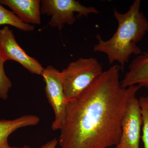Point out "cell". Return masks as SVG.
I'll return each instance as SVG.
<instances>
[{
  "label": "cell",
  "instance_id": "obj_12",
  "mask_svg": "<svg viewBox=\"0 0 148 148\" xmlns=\"http://www.w3.org/2000/svg\"><path fill=\"white\" fill-rule=\"evenodd\" d=\"M139 101L143 119L142 140L144 148H148V95L140 97Z\"/></svg>",
  "mask_w": 148,
  "mask_h": 148
},
{
  "label": "cell",
  "instance_id": "obj_14",
  "mask_svg": "<svg viewBox=\"0 0 148 148\" xmlns=\"http://www.w3.org/2000/svg\"><path fill=\"white\" fill-rule=\"evenodd\" d=\"M58 143V140L54 138L44 145L40 148H56Z\"/></svg>",
  "mask_w": 148,
  "mask_h": 148
},
{
  "label": "cell",
  "instance_id": "obj_10",
  "mask_svg": "<svg viewBox=\"0 0 148 148\" xmlns=\"http://www.w3.org/2000/svg\"><path fill=\"white\" fill-rule=\"evenodd\" d=\"M40 118L34 115H25L13 120H0V148H8V138L19 128L35 126L39 123Z\"/></svg>",
  "mask_w": 148,
  "mask_h": 148
},
{
  "label": "cell",
  "instance_id": "obj_6",
  "mask_svg": "<svg viewBox=\"0 0 148 148\" xmlns=\"http://www.w3.org/2000/svg\"><path fill=\"white\" fill-rule=\"evenodd\" d=\"M0 53L5 61H16L32 74L42 75L44 70L38 60L28 55L18 44L7 26L0 30Z\"/></svg>",
  "mask_w": 148,
  "mask_h": 148
},
{
  "label": "cell",
  "instance_id": "obj_5",
  "mask_svg": "<svg viewBox=\"0 0 148 148\" xmlns=\"http://www.w3.org/2000/svg\"><path fill=\"white\" fill-rule=\"evenodd\" d=\"M42 76L45 83L47 98L55 115L51 128L53 131L60 130L66 119L67 105L60 72L50 65L44 69Z\"/></svg>",
  "mask_w": 148,
  "mask_h": 148
},
{
  "label": "cell",
  "instance_id": "obj_16",
  "mask_svg": "<svg viewBox=\"0 0 148 148\" xmlns=\"http://www.w3.org/2000/svg\"><path fill=\"white\" fill-rule=\"evenodd\" d=\"M120 148L118 147H116L115 148Z\"/></svg>",
  "mask_w": 148,
  "mask_h": 148
},
{
  "label": "cell",
  "instance_id": "obj_13",
  "mask_svg": "<svg viewBox=\"0 0 148 148\" xmlns=\"http://www.w3.org/2000/svg\"><path fill=\"white\" fill-rule=\"evenodd\" d=\"M6 62L0 53V98L6 100L8 98L9 90L12 83L5 72L4 65Z\"/></svg>",
  "mask_w": 148,
  "mask_h": 148
},
{
  "label": "cell",
  "instance_id": "obj_11",
  "mask_svg": "<svg viewBox=\"0 0 148 148\" xmlns=\"http://www.w3.org/2000/svg\"><path fill=\"white\" fill-rule=\"evenodd\" d=\"M3 25H10L24 32H32L35 29L34 25L24 23L12 12L0 3V26Z\"/></svg>",
  "mask_w": 148,
  "mask_h": 148
},
{
  "label": "cell",
  "instance_id": "obj_4",
  "mask_svg": "<svg viewBox=\"0 0 148 148\" xmlns=\"http://www.w3.org/2000/svg\"><path fill=\"white\" fill-rule=\"evenodd\" d=\"M41 12L51 17L49 24L51 27L63 29L64 24L72 25L75 23V13L78 17H86L90 14L99 13L93 7H86L75 0H42L41 1Z\"/></svg>",
  "mask_w": 148,
  "mask_h": 148
},
{
  "label": "cell",
  "instance_id": "obj_3",
  "mask_svg": "<svg viewBox=\"0 0 148 148\" xmlns=\"http://www.w3.org/2000/svg\"><path fill=\"white\" fill-rule=\"evenodd\" d=\"M103 71L101 64L93 57L80 58L70 63L60 72L67 103L78 96Z\"/></svg>",
  "mask_w": 148,
  "mask_h": 148
},
{
  "label": "cell",
  "instance_id": "obj_8",
  "mask_svg": "<svg viewBox=\"0 0 148 148\" xmlns=\"http://www.w3.org/2000/svg\"><path fill=\"white\" fill-rule=\"evenodd\" d=\"M41 1L40 0H0V3L8 7L25 24L40 25Z\"/></svg>",
  "mask_w": 148,
  "mask_h": 148
},
{
  "label": "cell",
  "instance_id": "obj_2",
  "mask_svg": "<svg viewBox=\"0 0 148 148\" xmlns=\"http://www.w3.org/2000/svg\"><path fill=\"white\" fill-rule=\"evenodd\" d=\"M140 6L141 1L135 0L125 13L114 9V16L118 23L116 32L107 40L100 34L96 36L98 43L93 47L94 51L106 54L110 64L119 63L122 71L132 54L142 53L137 44L148 32V20L140 11Z\"/></svg>",
  "mask_w": 148,
  "mask_h": 148
},
{
  "label": "cell",
  "instance_id": "obj_15",
  "mask_svg": "<svg viewBox=\"0 0 148 148\" xmlns=\"http://www.w3.org/2000/svg\"><path fill=\"white\" fill-rule=\"evenodd\" d=\"M8 148H31L30 147L28 146H24V147H12L9 146Z\"/></svg>",
  "mask_w": 148,
  "mask_h": 148
},
{
  "label": "cell",
  "instance_id": "obj_9",
  "mask_svg": "<svg viewBox=\"0 0 148 148\" xmlns=\"http://www.w3.org/2000/svg\"><path fill=\"white\" fill-rule=\"evenodd\" d=\"M121 84L123 88L138 85L148 89V53L140 54L131 61Z\"/></svg>",
  "mask_w": 148,
  "mask_h": 148
},
{
  "label": "cell",
  "instance_id": "obj_1",
  "mask_svg": "<svg viewBox=\"0 0 148 148\" xmlns=\"http://www.w3.org/2000/svg\"><path fill=\"white\" fill-rule=\"evenodd\" d=\"M120 66L114 65L67 103L58 143L61 148H108L119 144L121 121L141 88L122 87Z\"/></svg>",
  "mask_w": 148,
  "mask_h": 148
},
{
  "label": "cell",
  "instance_id": "obj_7",
  "mask_svg": "<svg viewBox=\"0 0 148 148\" xmlns=\"http://www.w3.org/2000/svg\"><path fill=\"white\" fill-rule=\"evenodd\" d=\"M143 119L139 100L136 96L130 101L121 121L120 148H140Z\"/></svg>",
  "mask_w": 148,
  "mask_h": 148
}]
</instances>
